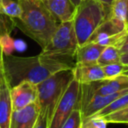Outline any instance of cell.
I'll list each match as a JSON object with an SVG mask.
<instances>
[{
	"label": "cell",
	"mask_w": 128,
	"mask_h": 128,
	"mask_svg": "<svg viewBox=\"0 0 128 128\" xmlns=\"http://www.w3.org/2000/svg\"><path fill=\"white\" fill-rule=\"evenodd\" d=\"M2 67L6 80L12 88L24 81L37 85L60 70L74 68L76 64L40 53L29 57L4 55Z\"/></svg>",
	"instance_id": "6da1fadb"
},
{
	"label": "cell",
	"mask_w": 128,
	"mask_h": 128,
	"mask_svg": "<svg viewBox=\"0 0 128 128\" xmlns=\"http://www.w3.org/2000/svg\"><path fill=\"white\" fill-rule=\"evenodd\" d=\"M20 18H12L14 26L44 48L59 23L43 4L42 0H18Z\"/></svg>",
	"instance_id": "7a4b0ae2"
},
{
	"label": "cell",
	"mask_w": 128,
	"mask_h": 128,
	"mask_svg": "<svg viewBox=\"0 0 128 128\" xmlns=\"http://www.w3.org/2000/svg\"><path fill=\"white\" fill-rule=\"evenodd\" d=\"M74 78V68L62 70L37 84L40 115L46 120L48 126H49L59 102Z\"/></svg>",
	"instance_id": "3957f363"
},
{
	"label": "cell",
	"mask_w": 128,
	"mask_h": 128,
	"mask_svg": "<svg viewBox=\"0 0 128 128\" xmlns=\"http://www.w3.org/2000/svg\"><path fill=\"white\" fill-rule=\"evenodd\" d=\"M106 20L104 6L96 0H81L76 7L73 26L79 46L86 44L96 29Z\"/></svg>",
	"instance_id": "277c9868"
},
{
	"label": "cell",
	"mask_w": 128,
	"mask_h": 128,
	"mask_svg": "<svg viewBox=\"0 0 128 128\" xmlns=\"http://www.w3.org/2000/svg\"><path fill=\"white\" fill-rule=\"evenodd\" d=\"M79 45L74 29L73 21L70 20L59 24L48 45L43 48L41 53L76 64V54Z\"/></svg>",
	"instance_id": "5b68a950"
},
{
	"label": "cell",
	"mask_w": 128,
	"mask_h": 128,
	"mask_svg": "<svg viewBox=\"0 0 128 128\" xmlns=\"http://www.w3.org/2000/svg\"><path fill=\"white\" fill-rule=\"evenodd\" d=\"M80 104L81 84L74 78L59 102L48 128H62L73 110L76 108H80Z\"/></svg>",
	"instance_id": "8992f818"
},
{
	"label": "cell",
	"mask_w": 128,
	"mask_h": 128,
	"mask_svg": "<svg viewBox=\"0 0 128 128\" xmlns=\"http://www.w3.org/2000/svg\"><path fill=\"white\" fill-rule=\"evenodd\" d=\"M128 89V76L121 75L114 78L104 79L90 84H81L80 108L93 96H105Z\"/></svg>",
	"instance_id": "52a82bcc"
},
{
	"label": "cell",
	"mask_w": 128,
	"mask_h": 128,
	"mask_svg": "<svg viewBox=\"0 0 128 128\" xmlns=\"http://www.w3.org/2000/svg\"><path fill=\"white\" fill-rule=\"evenodd\" d=\"M12 110H20L38 101L37 85L28 81H24L11 88Z\"/></svg>",
	"instance_id": "ba28073f"
},
{
	"label": "cell",
	"mask_w": 128,
	"mask_h": 128,
	"mask_svg": "<svg viewBox=\"0 0 128 128\" xmlns=\"http://www.w3.org/2000/svg\"><path fill=\"white\" fill-rule=\"evenodd\" d=\"M40 114V108L38 101L20 110H12L10 128H34Z\"/></svg>",
	"instance_id": "9c48e42d"
},
{
	"label": "cell",
	"mask_w": 128,
	"mask_h": 128,
	"mask_svg": "<svg viewBox=\"0 0 128 128\" xmlns=\"http://www.w3.org/2000/svg\"><path fill=\"white\" fill-rule=\"evenodd\" d=\"M127 29V24L124 22H121L113 18H107L96 29L87 42L101 44L108 38L121 34Z\"/></svg>",
	"instance_id": "30bf717a"
},
{
	"label": "cell",
	"mask_w": 128,
	"mask_h": 128,
	"mask_svg": "<svg viewBox=\"0 0 128 128\" xmlns=\"http://www.w3.org/2000/svg\"><path fill=\"white\" fill-rule=\"evenodd\" d=\"M12 112L11 98V87L2 70L0 75V128H10Z\"/></svg>",
	"instance_id": "8fae6325"
},
{
	"label": "cell",
	"mask_w": 128,
	"mask_h": 128,
	"mask_svg": "<svg viewBox=\"0 0 128 128\" xmlns=\"http://www.w3.org/2000/svg\"><path fill=\"white\" fill-rule=\"evenodd\" d=\"M42 2L59 24L73 20L76 6L70 0H42Z\"/></svg>",
	"instance_id": "7c38bea8"
},
{
	"label": "cell",
	"mask_w": 128,
	"mask_h": 128,
	"mask_svg": "<svg viewBox=\"0 0 128 128\" xmlns=\"http://www.w3.org/2000/svg\"><path fill=\"white\" fill-rule=\"evenodd\" d=\"M75 79L80 84H90L105 79L103 68L98 64L93 65H78L74 68Z\"/></svg>",
	"instance_id": "4fadbf2b"
},
{
	"label": "cell",
	"mask_w": 128,
	"mask_h": 128,
	"mask_svg": "<svg viewBox=\"0 0 128 128\" xmlns=\"http://www.w3.org/2000/svg\"><path fill=\"white\" fill-rule=\"evenodd\" d=\"M105 46L98 43L87 42L79 46L76 54V62L78 65L98 64V60Z\"/></svg>",
	"instance_id": "5bb4252c"
},
{
	"label": "cell",
	"mask_w": 128,
	"mask_h": 128,
	"mask_svg": "<svg viewBox=\"0 0 128 128\" xmlns=\"http://www.w3.org/2000/svg\"><path fill=\"white\" fill-rule=\"evenodd\" d=\"M120 59L121 54L119 52V48H116V46H105L104 49L103 50L96 63L99 66L104 67L109 65V64L121 62Z\"/></svg>",
	"instance_id": "9a60e30c"
},
{
	"label": "cell",
	"mask_w": 128,
	"mask_h": 128,
	"mask_svg": "<svg viewBox=\"0 0 128 128\" xmlns=\"http://www.w3.org/2000/svg\"><path fill=\"white\" fill-rule=\"evenodd\" d=\"M0 14H4L12 18H20L21 8L18 2L13 0H0Z\"/></svg>",
	"instance_id": "2e32d148"
},
{
	"label": "cell",
	"mask_w": 128,
	"mask_h": 128,
	"mask_svg": "<svg viewBox=\"0 0 128 128\" xmlns=\"http://www.w3.org/2000/svg\"><path fill=\"white\" fill-rule=\"evenodd\" d=\"M126 15H127L126 0H114L110 7V12L108 18H113L121 22L126 23Z\"/></svg>",
	"instance_id": "e0dca14e"
},
{
	"label": "cell",
	"mask_w": 128,
	"mask_h": 128,
	"mask_svg": "<svg viewBox=\"0 0 128 128\" xmlns=\"http://www.w3.org/2000/svg\"><path fill=\"white\" fill-rule=\"evenodd\" d=\"M127 105H128V92L122 95L121 96H119L118 99H116L115 101L112 102L110 104H109L108 106L104 108L103 110L98 112V113L95 114V115L99 116V117H104V116H105V115H108V114L112 113V112H114L121 110V109L124 108V107L127 106Z\"/></svg>",
	"instance_id": "ac0fdd59"
},
{
	"label": "cell",
	"mask_w": 128,
	"mask_h": 128,
	"mask_svg": "<svg viewBox=\"0 0 128 128\" xmlns=\"http://www.w3.org/2000/svg\"><path fill=\"white\" fill-rule=\"evenodd\" d=\"M102 68H103L105 79L114 78L118 76L124 75L126 72L128 71V65L122 63V62L109 64V65L104 66Z\"/></svg>",
	"instance_id": "d6986e66"
},
{
	"label": "cell",
	"mask_w": 128,
	"mask_h": 128,
	"mask_svg": "<svg viewBox=\"0 0 128 128\" xmlns=\"http://www.w3.org/2000/svg\"><path fill=\"white\" fill-rule=\"evenodd\" d=\"M103 118L108 124H126L128 120V105L121 110L104 116Z\"/></svg>",
	"instance_id": "ffe728a7"
},
{
	"label": "cell",
	"mask_w": 128,
	"mask_h": 128,
	"mask_svg": "<svg viewBox=\"0 0 128 128\" xmlns=\"http://www.w3.org/2000/svg\"><path fill=\"white\" fill-rule=\"evenodd\" d=\"M82 118L81 109L76 108L73 110L67 121L64 123L62 128H82Z\"/></svg>",
	"instance_id": "44dd1931"
},
{
	"label": "cell",
	"mask_w": 128,
	"mask_h": 128,
	"mask_svg": "<svg viewBox=\"0 0 128 128\" xmlns=\"http://www.w3.org/2000/svg\"><path fill=\"white\" fill-rule=\"evenodd\" d=\"M108 123L99 116H91L82 119V128H107Z\"/></svg>",
	"instance_id": "7402d4cb"
},
{
	"label": "cell",
	"mask_w": 128,
	"mask_h": 128,
	"mask_svg": "<svg viewBox=\"0 0 128 128\" xmlns=\"http://www.w3.org/2000/svg\"><path fill=\"white\" fill-rule=\"evenodd\" d=\"M0 44L4 55H11L15 50V40L10 34H4L0 38Z\"/></svg>",
	"instance_id": "603a6c76"
},
{
	"label": "cell",
	"mask_w": 128,
	"mask_h": 128,
	"mask_svg": "<svg viewBox=\"0 0 128 128\" xmlns=\"http://www.w3.org/2000/svg\"><path fill=\"white\" fill-rule=\"evenodd\" d=\"M98 2H99L102 6H104V10L105 12V14H106V18H108L109 14H110V7H112V4H113L114 0H96Z\"/></svg>",
	"instance_id": "cb8c5ba5"
},
{
	"label": "cell",
	"mask_w": 128,
	"mask_h": 128,
	"mask_svg": "<svg viewBox=\"0 0 128 128\" xmlns=\"http://www.w3.org/2000/svg\"><path fill=\"white\" fill-rule=\"evenodd\" d=\"M119 52H120L121 54L128 53V31H127V34H126V38H124L122 45H121V46L119 48Z\"/></svg>",
	"instance_id": "d4e9b609"
},
{
	"label": "cell",
	"mask_w": 128,
	"mask_h": 128,
	"mask_svg": "<svg viewBox=\"0 0 128 128\" xmlns=\"http://www.w3.org/2000/svg\"><path fill=\"white\" fill-rule=\"evenodd\" d=\"M34 128H48V124H46V120L43 118V117L40 114V117H39V118H38V121H37V123H36Z\"/></svg>",
	"instance_id": "484cf974"
},
{
	"label": "cell",
	"mask_w": 128,
	"mask_h": 128,
	"mask_svg": "<svg viewBox=\"0 0 128 128\" xmlns=\"http://www.w3.org/2000/svg\"><path fill=\"white\" fill-rule=\"evenodd\" d=\"M26 48V45L24 41L22 40H17L15 41V49L18 50V51H24Z\"/></svg>",
	"instance_id": "4316f807"
},
{
	"label": "cell",
	"mask_w": 128,
	"mask_h": 128,
	"mask_svg": "<svg viewBox=\"0 0 128 128\" xmlns=\"http://www.w3.org/2000/svg\"><path fill=\"white\" fill-rule=\"evenodd\" d=\"M120 62L124 64H127L128 65V53L124 54H121V59Z\"/></svg>",
	"instance_id": "83f0119b"
},
{
	"label": "cell",
	"mask_w": 128,
	"mask_h": 128,
	"mask_svg": "<svg viewBox=\"0 0 128 128\" xmlns=\"http://www.w3.org/2000/svg\"><path fill=\"white\" fill-rule=\"evenodd\" d=\"M0 38H1V32H0ZM3 56H4V54H3L2 48H1V44H0V62L3 60Z\"/></svg>",
	"instance_id": "f1b7e54d"
},
{
	"label": "cell",
	"mask_w": 128,
	"mask_h": 128,
	"mask_svg": "<svg viewBox=\"0 0 128 128\" xmlns=\"http://www.w3.org/2000/svg\"><path fill=\"white\" fill-rule=\"evenodd\" d=\"M70 1L73 3V4L76 6H76H78V4H80V2H81V0H70Z\"/></svg>",
	"instance_id": "f546056e"
},
{
	"label": "cell",
	"mask_w": 128,
	"mask_h": 128,
	"mask_svg": "<svg viewBox=\"0 0 128 128\" xmlns=\"http://www.w3.org/2000/svg\"><path fill=\"white\" fill-rule=\"evenodd\" d=\"M126 4H127V15H126V23L128 25V0H126Z\"/></svg>",
	"instance_id": "4dcf8cb0"
},
{
	"label": "cell",
	"mask_w": 128,
	"mask_h": 128,
	"mask_svg": "<svg viewBox=\"0 0 128 128\" xmlns=\"http://www.w3.org/2000/svg\"><path fill=\"white\" fill-rule=\"evenodd\" d=\"M1 70H2V62H0V75H1Z\"/></svg>",
	"instance_id": "1f68e13d"
},
{
	"label": "cell",
	"mask_w": 128,
	"mask_h": 128,
	"mask_svg": "<svg viewBox=\"0 0 128 128\" xmlns=\"http://www.w3.org/2000/svg\"><path fill=\"white\" fill-rule=\"evenodd\" d=\"M124 76H128V71H127V72H126V73H124Z\"/></svg>",
	"instance_id": "d6a6232c"
},
{
	"label": "cell",
	"mask_w": 128,
	"mask_h": 128,
	"mask_svg": "<svg viewBox=\"0 0 128 128\" xmlns=\"http://www.w3.org/2000/svg\"><path fill=\"white\" fill-rule=\"evenodd\" d=\"M126 124H128V120H127V121H126Z\"/></svg>",
	"instance_id": "836d02e7"
},
{
	"label": "cell",
	"mask_w": 128,
	"mask_h": 128,
	"mask_svg": "<svg viewBox=\"0 0 128 128\" xmlns=\"http://www.w3.org/2000/svg\"><path fill=\"white\" fill-rule=\"evenodd\" d=\"M127 28H128V25H127Z\"/></svg>",
	"instance_id": "e575fe53"
}]
</instances>
